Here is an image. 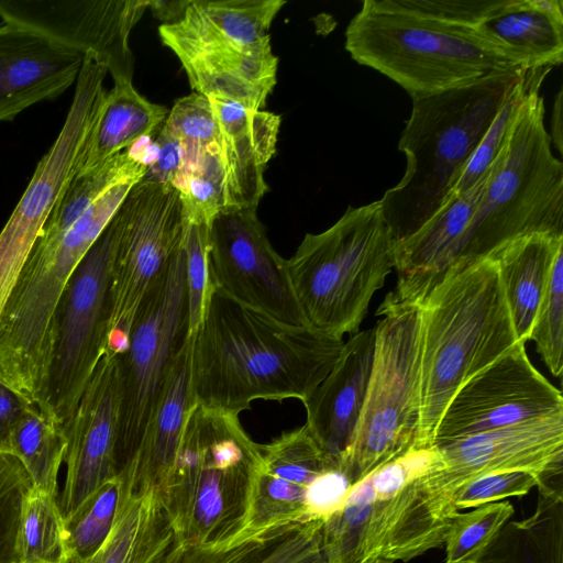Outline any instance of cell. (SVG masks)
Segmentation results:
<instances>
[{"label":"cell","mask_w":563,"mask_h":563,"mask_svg":"<svg viewBox=\"0 0 563 563\" xmlns=\"http://www.w3.org/2000/svg\"><path fill=\"white\" fill-rule=\"evenodd\" d=\"M107 74L104 64L85 56L63 128L0 232V319L25 262L75 172L80 148L108 91L103 86Z\"/></svg>","instance_id":"cell-14"},{"label":"cell","mask_w":563,"mask_h":563,"mask_svg":"<svg viewBox=\"0 0 563 563\" xmlns=\"http://www.w3.org/2000/svg\"><path fill=\"white\" fill-rule=\"evenodd\" d=\"M85 55L27 26L0 24V122L65 92Z\"/></svg>","instance_id":"cell-22"},{"label":"cell","mask_w":563,"mask_h":563,"mask_svg":"<svg viewBox=\"0 0 563 563\" xmlns=\"http://www.w3.org/2000/svg\"><path fill=\"white\" fill-rule=\"evenodd\" d=\"M120 353L106 352L64 429L66 477L58 500L65 520L108 481L118 477Z\"/></svg>","instance_id":"cell-20"},{"label":"cell","mask_w":563,"mask_h":563,"mask_svg":"<svg viewBox=\"0 0 563 563\" xmlns=\"http://www.w3.org/2000/svg\"><path fill=\"white\" fill-rule=\"evenodd\" d=\"M32 486L19 459L0 453V563H22L18 549L20 517Z\"/></svg>","instance_id":"cell-41"},{"label":"cell","mask_w":563,"mask_h":563,"mask_svg":"<svg viewBox=\"0 0 563 563\" xmlns=\"http://www.w3.org/2000/svg\"><path fill=\"white\" fill-rule=\"evenodd\" d=\"M161 132L202 146L219 145L220 142L213 107L208 97L197 92L176 100Z\"/></svg>","instance_id":"cell-42"},{"label":"cell","mask_w":563,"mask_h":563,"mask_svg":"<svg viewBox=\"0 0 563 563\" xmlns=\"http://www.w3.org/2000/svg\"><path fill=\"white\" fill-rule=\"evenodd\" d=\"M442 464L438 448L413 450L358 483L362 498L361 561L408 562L444 544L454 501L429 486L426 475Z\"/></svg>","instance_id":"cell-11"},{"label":"cell","mask_w":563,"mask_h":563,"mask_svg":"<svg viewBox=\"0 0 563 563\" xmlns=\"http://www.w3.org/2000/svg\"><path fill=\"white\" fill-rule=\"evenodd\" d=\"M190 335L195 402L236 415L258 399L302 402L344 344L311 325L278 321L216 287L201 325Z\"/></svg>","instance_id":"cell-1"},{"label":"cell","mask_w":563,"mask_h":563,"mask_svg":"<svg viewBox=\"0 0 563 563\" xmlns=\"http://www.w3.org/2000/svg\"><path fill=\"white\" fill-rule=\"evenodd\" d=\"M543 479L545 478L526 471L486 474L463 486L454 497V505L457 510H462L500 501L507 497L523 496Z\"/></svg>","instance_id":"cell-43"},{"label":"cell","mask_w":563,"mask_h":563,"mask_svg":"<svg viewBox=\"0 0 563 563\" xmlns=\"http://www.w3.org/2000/svg\"><path fill=\"white\" fill-rule=\"evenodd\" d=\"M442 465L428 484L454 501L471 481L490 473L526 471L543 478L562 475L563 412L435 445Z\"/></svg>","instance_id":"cell-19"},{"label":"cell","mask_w":563,"mask_h":563,"mask_svg":"<svg viewBox=\"0 0 563 563\" xmlns=\"http://www.w3.org/2000/svg\"><path fill=\"white\" fill-rule=\"evenodd\" d=\"M121 494L120 478H112L65 520L69 555L84 559L100 549L113 527Z\"/></svg>","instance_id":"cell-35"},{"label":"cell","mask_w":563,"mask_h":563,"mask_svg":"<svg viewBox=\"0 0 563 563\" xmlns=\"http://www.w3.org/2000/svg\"><path fill=\"white\" fill-rule=\"evenodd\" d=\"M562 89L556 93V98L553 104L552 118H551V142L555 145L558 151L562 153L563 143V128H562Z\"/></svg>","instance_id":"cell-49"},{"label":"cell","mask_w":563,"mask_h":563,"mask_svg":"<svg viewBox=\"0 0 563 563\" xmlns=\"http://www.w3.org/2000/svg\"><path fill=\"white\" fill-rule=\"evenodd\" d=\"M189 335L183 245L147 292L120 354L118 477L130 464L169 367Z\"/></svg>","instance_id":"cell-12"},{"label":"cell","mask_w":563,"mask_h":563,"mask_svg":"<svg viewBox=\"0 0 563 563\" xmlns=\"http://www.w3.org/2000/svg\"><path fill=\"white\" fill-rule=\"evenodd\" d=\"M561 249L563 235L532 233L508 242L489 256L497 263L517 338L525 344Z\"/></svg>","instance_id":"cell-27"},{"label":"cell","mask_w":563,"mask_h":563,"mask_svg":"<svg viewBox=\"0 0 563 563\" xmlns=\"http://www.w3.org/2000/svg\"><path fill=\"white\" fill-rule=\"evenodd\" d=\"M162 43L179 59L194 92L263 110L276 85L278 58L271 36L243 43L209 24L192 0L184 16L158 27Z\"/></svg>","instance_id":"cell-16"},{"label":"cell","mask_w":563,"mask_h":563,"mask_svg":"<svg viewBox=\"0 0 563 563\" xmlns=\"http://www.w3.org/2000/svg\"><path fill=\"white\" fill-rule=\"evenodd\" d=\"M558 412H563L561 391L518 342L455 393L438 424L434 445Z\"/></svg>","instance_id":"cell-17"},{"label":"cell","mask_w":563,"mask_h":563,"mask_svg":"<svg viewBox=\"0 0 563 563\" xmlns=\"http://www.w3.org/2000/svg\"><path fill=\"white\" fill-rule=\"evenodd\" d=\"M174 542L159 492L122 493L113 527L100 549L84 559L69 555L63 563H158Z\"/></svg>","instance_id":"cell-28"},{"label":"cell","mask_w":563,"mask_h":563,"mask_svg":"<svg viewBox=\"0 0 563 563\" xmlns=\"http://www.w3.org/2000/svg\"><path fill=\"white\" fill-rule=\"evenodd\" d=\"M375 349L363 408L339 468L352 486L418 449L420 302L386 296L377 309Z\"/></svg>","instance_id":"cell-9"},{"label":"cell","mask_w":563,"mask_h":563,"mask_svg":"<svg viewBox=\"0 0 563 563\" xmlns=\"http://www.w3.org/2000/svg\"><path fill=\"white\" fill-rule=\"evenodd\" d=\"M542 82L531 87L489 172L454 265L489 257L523 235H563V165L544 125Z\"/></svg>","instance_id":"cell-7"},{"label":"cell","mask_w":563,"mask_h":563,"mask_svg":"<svg viewBox=\"0 0 563 563\" xmlns=\"http://www.w3.org/2000/svg\"><path fill=\"white\" fill-rule=\"evenodd\" d=\"M167 115L165 107L150 102L132 82L114 84L80 148L73 175L93 169L147 139Z\"/></svg>","instance_id":"cell-29"},{"label":"cell","mask_w":563,"mask_h":563,"mask_svg":"<svg viewBox=\"0 0 563 563\" xmlns=\"http://www.w3.org/2000/svg\"><path fill=\"white\" fill-rule=\"evenodd\" d=\"M477 30L523 68L563 62L561 0H506Z\"/></svg>","instance_id":"cell-26"},{"label":"cell","mask_w":563,"mask_h":563,"mask_svg":"<svg viewBox=\"0 0 563 563\" xmlns=\"http://www.w3.org/2000/svg\"><path fill=\"white\" fill-rule=\"evenodd\" d=\"M189 334L201 325L214 290L209 266V227L185 223L183 241Z\"/></svg>","instance_id":"cell-40"},{"label":"cell","mask_w":563,"mask_h":563,"mask_svg":"<svg viewBox=\"0 0 563 563\" xmlns=\"http://www.w3.org/2000/svg\"><path fill=\"white\" fill-rule=\"evenodd\" d=\"M407 12L452 24L477 27L506 0H391Z\"/></svg>","instance_id":"cell-44"},{"label":"cell","mask_w":563,"mask_h":563,"mask_svg":"<svg viewBox=\"0 0 563 563\" xmlns=\"http://www.w3.org/2000/svg\"><path fill=\"white\" fill-rule=\"evenodd\" d=\"M33 404L0 375V453L11 454V437L16 423Z\"/></svg>","instance_id":"cell-47"},{"label":"cell","mask_w":563,"mask_h":563,"mask_svg":"<svg viewBox=\"0 0 563 563\" xmlns=\"http://www.w3.org/2000/svg\"><path fill=\"white\" fill-rule=\"evenodd\" d=\"M117 238L114 214L74 271L55 310L47 372L36 406L63 429L107 352Z\"/></svg>","instance_id":"cell-10"},{"label":"cell","mask_w":563,"mask_h":563,"mask_svg":"<svg viewBox=\"0 0 563 563\" xmlns=\"http://www.w3.org/2000/svg\"><path fill=\"white\" fill-rule=\"evenodd\" d=\"M514 514L509 501H494L457 511L444 541V563H466L476 559Z\"/></svg>","instance_id":"cell-38"},{"label":"cell","mask_w":563,"mask_h":563,"mask_svg":"<svg viewBox=\"0 0 563 563\" xmlns=\"http://www.w3.org/2000/svg\"><path fill=\"white\" fill-rule=\"evenodd\" d=\"M191 0H148L147 9L154 18L163 21V24L178 22L185 14Z\"/></svg>","instance_id":"cell-48"},{"label":"cell","mask_w":563,"mask_h":563,"mask_svg":"<svg viewBox=\"0 0 563 563\" xmlns=\"http://www.w3.org/2000/svg\"><path fill=\"white\" fill-rule=\"evenodd\" d=\"M345 49L411 98L523 68L477 27L410 13L391 0L363 1L346 26Z\"/></svg>","instance_id":"cell-5"},{"label":"cell","mask_w":563,"mask_h":563,"mask_svg":"<svg viewBox=\"0 0 563 563\" xmlns=\"http://www.w3.org/2000/svg\"><path fill=\"white\" fill-rule=\"evenodd\" d=\"M518 342L496 261L450 267L420 302L418 449L434 446L455 393Z\"/></svg>","instance_id":"cell-2"},{"label":"cell","mask_w":563,"mask_h":563,"mask_svg":"<svg viewBox=\"0 0 563 563\" xmlns=\"http://www.w3.org/2000/svg\"><path fill=\"white\" fill-rule=\"evenodd\" d=\"M115 218L107 352L122 354L141 302L183 245L185 222L178 191L172 185L145 180L130 189Z\"/></svg>","instance_id":"cell-13"},{"label":"cell","mask_w":563,"mask_h":563,"mask_svg":"<svg viewBox=\"0 0 563 563\" xmlns=\"http://www.w3.org/2000/svg\"><path fill=\"white\" fill-rule=\"evenodd\" d=\"M67 446L64 429L31 405L11 437V454L19 459L33 487L57 496V477Z\"/></svg>","instance_id":"cell-31"},{"label":"cell","mask_w":563,"mask_h":563,"mask_svg":"<svg viewBox=\"0 0 563 563\" xmlns=\"http://www.w3.org/2000/svg\"><path fill=\"white\" fill-rule=\"evenodd\" d=\"M551 68H531L516 86L493 120L470 163L457 180L452 194H464L487 178L500 155L512 125L528 97L531 87L544 79Z\"/></svg>","instance_id":"cell-34"},{"label":"cell","mask_w":563,"mask_h":563,"mask_svg":"<svg viewBox=\"0 0 563 563\" xmlns=\"http://www.w3.org/2000/svg\"><path fill=\"white\" fill-rule=\"evenodd\" d=\"M18 549L22 563H63L69 556L57 496L30 488L22 505Z\"/></svg>","instance_id":"cell-32"},{"label":"cell","mask_w":563,"mask_h":563,"mask_svg":"<svg viewBox=\"0 0 563 563\" xmlns=\"http://www.w3.org/2000/svg\"><path fill=\"white\" fill-rule=\"evenodd\" d=\"M136 183L125 180L110 188L62 235L38 238L5 303L0 319V375L35 405L46 377L60 296Z\"/></svg>","instance_id":"cell-8"},{"label":"cell","mask_w":563,"mask_h":563,"mask_svg":"<svg viewBox=\"0 0 563 563\" xmlns=\"http://www.w3.org/2000/svg\"><path fill=\"white\" fill-rule=\"evenodd\" d=\"M352 485L340 468L321 474L310 485L306 497L307 520H324L338 510L345 500Z\"/></svg>","instance_id":"cell-45"},{"label":"cell","mask_w":563,"mask_h":563,"mask_svg":"<svg viewBox=\"0 0 563 563\" xmlns=\"http://www.w3.org/2000/svg\"><path fill=\"white\" fill-rule=\"evenodd\" d=\"M148 0H0V18L35 30L106 65L114 84L132 82L129 37Z\"/></svg>","instance_id":"cell-18"},{"label":"cell","mask_w":563,"mask_h":563,"mask_svg":"<svg viewBox=\"0 0 563 563\" xmlns=\"http://www.w3.org/2000/svg\"><path fill=\"white\" fill-rule=\"evenodd\" d=\"M152 157L142 180L168 184L174 187L180 177L186 159L183 142L159 132L153 144Z\"/></svg>","instance_id":"cell-46"},{"label":"cell","mask_w":563,"mask_h":563,"mask_svg":"<svg viewBox=\"0 0 563 563\" xmlns=\"http://www.w3.org/2000/svg\"><path fill=\"white\" fill-rule=\"evenodd\" d=\"M261 457L239 415L195 404L162 494L175 541L234 543Z\"/></svg>","instance_id":"cell-4"},{"label":"cell","mask_w":563,"mask_h":563,"mask_svg":"<svg viewBox=\"0 0 563 563\" xmlns=\"http://www.w3.org/2000/svg\"><path fill=\"white\" fill-rule=\"evenodd\" d=\"M375 329L352 334L325 378L302 401L306 427L339 465L356 428L371 377Z\"/></svg>","instance_id":"cell-23"},{"label":"cell","mask_w":563,"mask_h":563,"mask_svg":"<svg viewBox=\"0 0 563 563\" xmlns=\"http://www.w3.org/2000/svg\"><path fill=\"white\" fill-rule=\"evenodd\" d=\"M365 563H394V562L390 560H387L385 558H374Z\"/></svg>","instance_id":"cell-50"},{"label":"cell","mask_w":563,"mask_h":563,"mask_svg":"<svg viewBox=\"0 0 563 563\" xmlns=\"http://www.w3.org/2000/svg\"><path fill=\"white\" fill-rule=\"evenodd\" d=\"M191 335L175 356L140 444L119 476L124 494L157 490L162 495L172 472L185 421L194 400L190 384Z\"/></svg>","instance_id":"cell-25"},{"label":"cell","mask_w":563,"mask_h":563,"mask_svg":"<svg viewBox=\"0 0 563 563\" xmlns=\"http://www.w3.org/2000/svg\"><path fill=\"white\" fill-rule=\"evenodd\" d=\"M532 340L552 375L563 371V249L553 262L543 299L533 321Z\"/></svg>","instance_id":"cell-39"},{"label":"cell","mask_w":563,"mask_h":563,"mask_svg":"<svg viewBox=\"0 0 563 563\" xmlns=\"http://www.w3.org/2000/svg\"><path fill=\"white\" fill-rule=\"evenodd\" d=\"M183 144L186 159L174 188L183 205L184 222L210 227L216 216L224 209L219 145Z\"/></svg>","instance_id":"cell-33"},{"label":"cell","mask_w":563,"mask_h":563,"mask_svg":"<svg viewBox=\"0 0 563 563\" xmlns=\"http://www.w3.org/2000/svg\"><path fill=\"white\" fill-rule=\"evenodd\" d=\"M531 516L507 521L479 555L466 563H563V488L555 477L538 486Z\"/></svg>","instance_id":"cell-30"},{"label":"cell","mask_w":563,"mask_h":563,"mask_svg":"<svg viewBox=\"0 0 563 563\" xmlns=\"http://www.w3.org/2000/svg\"><path fill=\"white\" fill-rule=\"evenodd\" d=\"M284 529L221 545L175 541L158 563H297L286 549L271 547Z\"/></svg>","instance_id":"cell-37"},{"label":"cell","mask_w":563,"mask_h":563,"mask_svg":"<svg viewBox=\"0 0 563 563\" xmlns=\"http://www.w3.org/2000/svg\"><path fill=\"white\" fill-rule=\"evenodd\" d=\"M261 456L245 521L234 542L308 522L310 485L324 472L339 468L306 424L261 444Z\"/></svg>","instance_id":"cell-21"},{"label":"cell","mask_w":563,"mask_h":563,"mask_svg":"<svg viewBox=\"0 0 563 563\" xmlns=\"http://www.w3.org/2000/svg\"><path fill=\"white\" fill-rule=\"evenodd\" d=\"M219 125L224 209H256L268 187L265 168L276 152L282 118L209 98Z\"/></svg>","instance_id":"cell-24"},{"label":"cell","mask_w":563,"mask_h":563,"mask_svg":"<svg viewBox=\"0 0 563 563\" xmlns=\"http://www.w3.org/2000/svg\"><path fill=\"white\" fill-rule=\"evenodd\" d=\"M394 244L379 200L349 206L329 229L307 233L287 265L309 324L342 340L358 332L395 268Z\"/></svg>","instance_id":"cell-6"},{"label":"cell","mask_w":563,"mask_h":563,"mask_svg":"<svg viewBox=\"0 0 563 563\" xmlns=\"http://www.w3.org/2000/svg\"><path fill=\"white\" fill-rule=\"evenodd\" d=\"M285 4L284 0H192L209 24L247 44L269 36V27Z\"/></svg>","instance_id":"cell-36"},{"label":"cell","mask_w":563,"mask_h":563,"mask_svg":"<svg viewBox=\"0 0 563 563\" xmlns=\"http://www.w3.org/2000/svg\"><path fill=\"white\" fill-rule=\"evenodd\" d=\"M528 70L496 73L412 98L398 142L406 155V172L379 199L395 242L418 230L449 199L493 120Z\"/></svg>","instance_id":"cell-3"},{"label":"cell","mask_w":563,"mask_h":563,"mask_svg":"<svg viewBox=\"0 0 563 563\" xmlns=\"http://www.w3.org/2000/svg\"><path fill=\"white\" fill-rule=\"evenodd\" d=\"M214 287L278 321L310 325L296 296L287 260L273 247L256 209H223L209 227Z\"/></svg>","instance_id":"cell-15"}]
</instances>
